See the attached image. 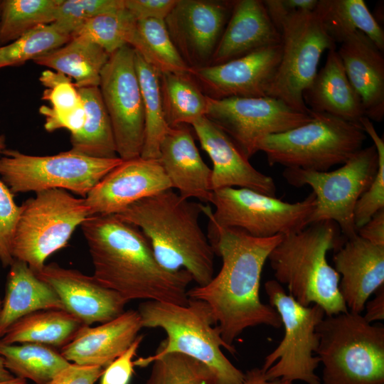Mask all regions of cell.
I'll return each mask as SVG.
<instances>
[{
  "label": "cell",
  "instance_id": "obj_23",
  "mask_svg": "<svg viewBox=\"0 0 384 384\" xmlns=\"http://www.w3.org/2000/svg\"><path fill=\"white\" fill-rule=\"evenodd\" d=\"M142 328L138 311H124L98 326L84 327L60 353L72 363L105 368L131 346Z\"/></svg>",
  "mask_w": 384,
  "mask_h": 384
},
{
  "label": "cell",
  "instance_id": "obj_19",
  "mask_svg": "<svg viewBox=\"0 0 384 384\" xmlns=\"http://www.w3.org/2000/svg\"><path fill=\"white\" fill-rule=\"evenodd\" d=\"M36 274L52 287L64 310L85 326L106 323L124 311L127 302L117 292L101 285L93 276L54 262L45 265Z\"/></svg>",
  "mask_w": 384,
  "mask_h": 384
},
{
  "label": "cell",
  "instance_id": "obj_47",
  "mask_svg": "<svg viewBox=\"0 0 384 384\" xmlns=\"http://www.w3.org/2000/svg\"><path fill=\"white\" fill-rule=\"evenodd\" d=\"M357 234L374 245L384 246V209L358 228Z\"/></svg>",
  "mask_w": 384,
  "mask_h": 384
},
{
  "label": "cell",
  "instance_id": "obj_53",
  "mask_svg": "<svg viewBox=\"0 0 384 384\" xmlns=\"http://www.w3.org/2000/svg\"><path fill=\"white\" fill-rule=\"evenodd\" d=\"M6 149V137L4 134L0 135V157Z\"/></svg>",
  "mask_w": 384,
  "mask_h": 384
},
{
  "label": "cell",
  "instance_id": "obj_43",
  "mask_svg": "<svg viewBox=\"0 0 384 384\" xmlns=\"http://www.w3.org/2000/svg\"><path fill=\"white\" fill-rule=\"evenodd\" d=\"M21 211L14 198V193L0 178V261L3 267L10 266L14 259L12 242Z\"/></svg>",
  "mask_w": 384,
  "mask_h": 384
},
{
  "label": "cell",
  "instance_id": "obj_15",
  "mask_svg": "<svg viewBox=\"0 0 384 384\" xmlns=\"http://www.w3.org/2000/svg\"><path fill=\"white\" fill-rule=\"evenodd\" d=\"M206 117L223 130L250 159L265 137L292 129L313 118L294 110L279 100L261 97H208Z\"/></svg>",
  "mask_w": 384,
  "mask_h": 384
},
{
  "label": "cell",
  "instance_id": "obj_49",
  "mask_svg": "<svg viewBox=\"0 0 384 384\" xmlns=\"http://www.w3.org/2000/svg\"><path fill=\"white\" fill-rule=\"evenodd\" d=\"M263 3L271 20L279 31L282 23L292 12L284 0H265Z\"/></svg>",
  "mask_w": 384,
  "mask_h": 384
},
{
  "label": "cell",
  "instance_id": "obj_12",
  "mask_svg": "<svg viewBox=\"0 0 384 384\" xmlns=\"http://www.w3.org/2000/svg\"><path fill=\"white\" fill-rule=\"evenodd\" d=\"M378 166L373 144L354 154L342 166L331 171L286 168L283 176L292 186H309L316 197L311 223L332 220L346 238L357 235L354 210L361 196L369 188Z\"/></svg>",
  "mask_w": 384,
  "mask_h": 384
},
{
  "label": "cell",
  "instance_id": "obj_26",
  "mask_svg": "<svg viewBox=\"0 0 384 384\" xmlns=\"http://www.w3.org/2000/svg\"><path fill=\"white\" fill-rule=\"evenodd\" d=\"M303 97L307 107L314 112L358 124L366 117L361 100L346 75L336 48L328 50L324 65Z\"/></svg>",
  "mask_w": 384,
  "mask_h": 384
},
{
  "label": "cell",
  "instance_id": "obj_14",
  "mask_svg": "<svg viewBox=\"0 0 384 384\" xmlns=\"http://www.w3.org/2000/svg\"><path fill=\"white\" fill-rule=\"evenodd\" d=\"M99 88L110 119L118 157L141 156L144 140L143 98L135 66V50L126 45L110 55Z\"/></svg>",
  "mask_w": 384,
  "mask_h": 384
},
{
  "label": "cell",
  "instance_id": "obj_3",
  "mask_svg": "<svg viewBox=\"0 0 384 384\" xmlns=\"http://www.w3.org/2000/svg\"><path fill=\"white\" fill-rule=\"evenodd\" d=\"M206 206L183 198L171 188L134 202L114 215L142 232L163 268L186 270L197 286H203L213 277L215 256L199 224Z\"/></svg>",
  "mask_w": 384,
  "mask_h": 384
},
{
  "label": "cell",
  "instance_id": "obj_8",
  "mask_svg": "<svg viewBox=\"0 0 384 384\" xmlns=\"http://www.w3.org/2000/svg\"><path fill=\"white\" fill-rule=\"evenodd\" d=\"M13 242L14 259L26 262L37 274L46 259L64 247L73 231L89 216L84 198L63 189L36 193L21 206Z\"/></svg>",
  "mask_w": 384,
  "mask_h": 384
},
{
  "label": "cell",
  "instance_id": "obj_50",
  "mask_svg": "<svg viewBox=\"0 0 384 384\" xmlns=\"http://www.w3.org/2000/svg\"><path fill=\"white\" fill-rule=\"evenodd\" d=\"M240 384H292L289 380L282 379L267 380L261 368H254L246 371L244 378Z\"/></svg>",
  "mask_w": 384,
  "mask_h": 384
},
{
  "label": "cell",
  "instance_id": "obj_30",
  "mask_svg": "<svg viewBox=\"0 0 384 384\" xmlns=\"http://www.w3.org/2000/svg\"><path fill=\"white\" fill-rule=\"evenodd\" d=\"M314 12L336 44L360 31L383 52V30L363 0H319Z\"/></svg>",
  "mask_w": 384,
  "mask_h": 384
},
{
  "label": "cell",
  "instance_id": "obj_44",
  "mask_svg": "<svg viewBox=\"0 0 384 384\" xmlns=\"http://www.w3.org/2000/svg\"><path fill=\"white\" fill-rule=\"evenodd\" d=\"M138 335L131 346L119 356L104 368L100 384H129L134 373L133 358L142 341Z\"/></svg>",
  "mask_w": 384,
  "mask_h": 384
},
{
  "label": "cell",
  "instance_id": "obj_32",
  "mask_svg": "<svg viewBox=\"0 0 384 384\" xmlns=\"http://www.w3.org/2000/svg\"><path fill=\"white\" fill-rule=\"evenodd\" d=\"M39 80L46 87L42 99L51 105H43L39 109L45 117L46 130L51 132L65 129L70 134L78 132L84 124L85 113L74 82L65 75L48 70L41 73Z\"/></svg>",
  "mask_w": 384,
  "mask_h": 384
},
{
  "label": "cell",
  "instance_id": "obj_17",
  "mask_svg": "<svg viewBox=\"0 0 384 384\" xmlns=\"http://www.w3.org/2000/svg\"><path fill=\"white\" fill-rule=\"evenodd\" d=\"M282 56V43L228 62L192 68L190 76L215 100L267 97Z\"/></svg>",
  "mask_w": 384,
  "mask_h": 384
},
{
  "label": "cell",
  "instance_id": "obj_7",
  "mask_svg": "<svg viewBox=\"0 0 384 384\" xmlns=\"http://www.w3.org/2000/svg\"><path fill=\"white\" fill-rule=\"evenodd\" d=\"M311 112L309 122L260 142L258 151L265 154L270 165L327 171L363 148L366 134L360 124Z\"/></svg>",
  "mask_w": 384,
  "mask_h": 384
},
{
  "label": "cell",
  "instance_id": "obj_31",
  "mask_svg": "<svg viewBox=\"0 0 384 384\" xmlns=\"http://www.w3.org/2000/svg\"><path fill=\"white\" fill-rule=\"evenodd\" d=\"M78 89L85 119L81 129L70 134L71 149L93 158L118 157L110 119L99 87Z\"/></svg>",
  "mask_w": 384,
  "mask_h": 384
},
{
  "label": "cell",
  "instance_id": "obj_34",
  "mask_svg": "<svg viewBox=\"0 0 384 384\" xmlns=\"http://www.w3.org/2000/svg\"><path fill=\"white\" fill-rule=\"evenodd\" d=\"M0 355L14 377L31 380L35 384H48L70 363L53 347L35 343L0 342Z\"/></svg>",
  "mask_w": 384,
  "mask_h": 384
},
{
  "label": "cell",
  "instance_id": "obj_42",
  "mask_svg": "<svg viewBox=\"0 0 384 384\" xmlns=\"http://www.w3.org/2000/svg\"><path fill=\"white\" fill-rule=\"evenodd\" d=\"M124 7V0H62L51 25L72 37L90 19Z\"/></svg>",
  "mask_w": 384,
  "mask_h": 384
},
{
  "label": "cell",
  "instance_id": "obj_22",
  "mask_svg": "<svg viewBox=\"0 0 384 384\" xmlns=\"http://www.w3.org/2000/svg\"><path fill=\"white\" fill-rule=\"evenodd\" d=\"M159 161L172 188L183 198L210 203L211 169L202 159L188 124L169 128L160 144Z\"/></svg>",
  "mask_w": 384,
  "mask_h": 384
},
{
  "label": "cell",
  "instance_id": "obj_11",
  "mask_svg": "<svg viewBox=\"0 0 384 384\" xmlns=\"http://www.w3.org/2000/svg\"><path fill=\"white\" fill-rule=\"evenodd\" d=\"M265 289L270 305L279 314L284 329L282 340L265 358L261 368L265 378L321 384L315 373L320 360L313 353L318 350L319 337L316 329L325 316L324 311L316 304L301 305L274 279L266 282Z\"/></svg>",
  "mask_w": 384,
  "mask_h": 384
},
{
  "label": "cell",
  "instance_id": "obj_18",
  "mask_svg": "<svg viewBox=\"0 0 384 384\" xmlns=\"http://www.w3.org/2000/svg\"><path fill=\"white\" fill-rule=\"evenodd\" d=\"M172 188L159 159L122 161L85 198L90 215H114L144 198Z\"/></svg>",
  "mask_w": 384,
  "mask_h": 384
},
{
  "label": "cell",
  "instance_id": "obj_35",
  "mask_svg": "<svg viewBox=\"0 0 384 384\" xmlns=\"http://www.w3.org/2000/svg\"><path fill=\"white\" fill-rule=\"evenodd\" d=\"M160 87L165 118L169 127L191 125L206 116L208 96L190 75L160 73Z\"/></svg>",
  "mask_w": 384,
  "mask_h": 384
},
{
  "label": "cell",
  "instance_id": "obj_24",
  "mask_svg": "<svg viewBox=\"0 0 384 384\" xmlns=\"http://www.w3.org/2000/svg\"><path fill=\"white\" fill-rule=\"evenodd\" d=\"M282 43L263 1L235 0L210 65L221 64Z\"/></svg>",
  "mask_w": 384,
  "mask_h": 384
},
{
  "label": "cell",
  "instance_id": "obj_1",
  "mask_svg": "<svg viewBox=\"0 0 384 384\" xmlns=\"http://www.w3.org/2000/svg\"><path fill=\"white\" fill-rule=\"evenodd\" d=\"M208 220L207 237L215 255L222 259V267L208 284L188 289V297L208 305L222 339L232 347L249 327L280 328L279 314L261 302L259 290L264 265L283 235L255 238Z\"/></svg>",
  "mask_w": 384,
  "mask_h": 384
},
{
  "label": "cell",
  "instance_id": "obj_6",
  "mask_svg": "<svg viewBox=\"0 0 384 384\" xmlns=\"http://www.w3.org/2000/svg\"><path fill=\"white\" fill-rule=\"evenodd\" d=\"M321 384H384V327L347 311L316 326Z\"/></svg>",
  "mask_w": 384,
  "mask_h": 384
},
{
  "label": "cell",
  "instance_id": "obj_29",
  "mask_svg": "<svg viewBox=\"0 0 384 384\" xmlns=\"http://www.w3.org/2000/svg\"><path fill=\"white\" fill-rule=\"evenodd\" d=\"M80 321L62 309L41 310L14 323L0 339L4 344L35 343L60 348L84 327Z\"/></svg>",
  "mask_w": 384,
  "mask_h": 384
},
{
  "label": "cell",
  "instance_id": "obj_20",
  "mask_svg": "<svg viewBox=\"0 0 384 384\" xmlns=\"http://www.w3.org/2000/svg\"><path fill=\"white\" fill-rule=\"evenodd\" d=\"M191 125L213 164L212 191L238 186L275 196L276 185L273 178L257 171L223 130L206 117Z\"/></svg>",
  "mask_w": 384,
  "mask_h": 384
},
{
  "label": "cell",
  "instance_id": "obj_9",
  "mask_svg": "<svg viewBox=\"0 0 384 384\" xmlns=\"http://www.w3.org/2000/svg\"><path fill=\"white\" fill-rule=\"evenodd\" d=\"M122 161L93 158L72 149L51 156L6 149L0 157V178L14 194L60 188L85 198Z\"/></svg>",
  "mask_w": 384,
  "mask_h": 384
},
{
  "label": "cell",
  "instance_id": "obj_2",
  "mask_svg": "<svg viewBox=\"0 0 384 384\" xmlns=\"http://www.w3.org/2000/svg\"><path fill=\"white\" fill-rule=\"evenodd\" d=\"M80 225L92 258L93 277L101 285L127 302L144 299L188 304L192 276L184 270L163 268L137 227L114 215H91Z\"/></svg>",
  "mask_w": 384,
  "mask_h": 384
},
{
  "label": "cell",
  "instance_id": "obj_40",
  "mask_svg": "<svg viewBox=\"0 0 384 384\" xmlns=\"http://www.w3.org/2000/svg\"><path fill=\"white\" fill-rule=\"evenodd\" d=\"M151 363L145 384H218L207 366L181 353H168Z\"/></svg>",
  "mask_w": 384,
  "mask_h": 384
},
{
  "label": "cell",
  "instance_id": "obj_38",
  "mask_svg": "<svg viewBox=\"0 0 384 384\" xmlns=\"http://www.w3.org/2000/svg\"><path fill=\"white\" fill-rule=\"evenodd\" d=\"M71 37L51 24L40 26L19 38L0 46V69L19 66L67 43Z\"/></svg>",
  "mask_w": 384,
  "mask_h": 384
},
{
  "label": "cell",
  "instance_id": "obj_46",
  "mask_svg": "<svg viewBox=\"0 0 384 384\" xmlns=\"http://www.w3.org/2000/svg\"><path fill=\"white\" fill-rule=\"evenodd\" d=\"M104 368L80 366L70 363L48 384H95L100 378Z\"/></svg>",
  "mask_w": 384,
  "mask_h": 384
},
{
  "label": "cell",
  "instance_id": "obj_41",
  "mask_svg": "<svg viewBox=\"0 0 384 384\" xmlns=\"http://www.w3.org/2000/svg\"><path fill=\"white\" fill-rule=\"evenodd\" d=\"M360 124L373 142L378 153V166L369 188L361 196L355 207L354 221L357 230L376 213L384 209V141L367 117L361 119Z\"/></svg>",
  "mask_w": 384,
  "mask_h": 384
},
{
  "label": "cell",
  "instance_id": "obj_13",
  "mask_svg": "<svg viewBox=\"0 0 384 384\" xmlns=\"http://www.w3.org/2000/svg\"><path fill=\"white\" fill-rule=\"evenodd\" d=\"M281 60L270 88L269 97L295 111L310 113L304 92L318 72L321 55L336 48L314 11L291 14L280 28Z\"/></svg>",
  "mask_w": 384,
  "mask_h": 384
},
{
  "label": "cell",
  "instance_id": "obj_21",
  "mask_svg": "<svg viewBox=\"0 0 384 384\" xmlns=\"http://www.w3.org/2000/svg\"><path fill=\"white\" fill-rule=\"evenodd\" d=\"M333 261L338 273V289L350 311L361 314L369 297L384 285V246L358 234L336 250Z\"/></svg>",
  "mask_w": 384,
  "mask_h": 384
},
{
  "label": "cell",
  "instance_id": "obj_25",
  "mask_svg": "<svg viewBox=\"0 0 384 384\" xmlns=\"http://www.w3.org/2000/svg\"><path fill=\"white\" fill-rule=\"evenodd\" d=\"M337 52L361 100L365 116L381 122L384 117L383 52L360 31L343 41Z\"/></svg>",
  "mask_w": 384,
  "mask_h": 384
},
{
  "label": "cell",
  "instance_id": "obj_51",
  "mask_svg": "<svg viewBox=\"0 0 384 384\" xmlns=\"http://www.w3.org/2000/svg\"><path fill=\"white\" fill-rule=\"evenodd\" d=\"M1 299L0 298V310L1 307ZM15 378L12 373L7 370L4 365V361L2 356L0 355V382L9 380Z\"/></svg>",
  "mask_w": 384,
  "mask_h": 384
},
{
  "label": "cell",
  "instance_id": "obj_16",
  "mask_svg": "<svg viewBox=\"0 0 384 384\" xmlns=\"http://www.w3.org/2000/svg\"><path fill=\"white\" fill-rule=\"evenodd\" d=\"M233 4L225 0H177L164 22L189 68L210 65Z\"/></svg>",
  "mask_w": 384,
  "mask_h": 384
},
{
  "label": "cell",
  "instance_id": "obj_52",
  "mask_svg": "<svg viewBox=\"0 0 384 384\" xmlns=\"http://www.w3.org/2000/svg\"><path fill=\"white\" fill-rule=\"evenodd\" d=\"M0 384H27V381L25 379L15 377L9 380L0 382Z\"/></svg>",
  "mask_w": 384,
  "mask_h": 384
},
{
  "label": "cell",
  "instance_id": "obj_10",
  "mask_svg": "<svg viewBox=\"0 0 384 384\" xmlns=\"http://www.w3.org/2000/svg\"><path fill=\"white\" fill-rule=\"evenodd\" d=\"M203 214L222 228H237L255 238L298 233L311 224L316 197L289 203L244 188H223L212 192Z\"/></svg>",
  "mask_w": 384,
  "mask_h": 384
},
{
  "label": "cell",
  "instance_id": "obj_33",
  "mask_svg": "<svg viewBox=\"0 0 384 384\" xmlns=\"http://www.w3.org/2000/svg\"><path fill=\"white\" fill-rule=\"evenodd\" d=\"M127 44L160 73H190L191 68L175 47L164 20L137 21Z\"/></svg>",
  "mask_w": 384,
  "mask_h": 384
},
{
  "label": "cell",
  "instance_id": "obj_39",
  "mask_svg": "<svg viewBox=\"0 0 384 384\" xmlns=\"http://www.w3.org/2000/svg\"><path fill=\"white\" fill-rule=\"evenodd\" d=\"M136 21L132 14L124 7L90 19L72 37H85L111 55L128 45Z\"/></svg>",
  "mask_w": 384,
  "mask_h": 384
},
{
  "label": "cell",
  "instance_id": "obj_36",
  "mask_svg": "<svg viewBox=\"0 0 384 384\" xmlns=\"http://www.w3.org/2000/svg\"><path fill=\"white\" fill-rule=\"evenodd\" d=\"M135 66L144 112V140L140 156L159 159L161 142L169 128L164 112L160 73L136 51Z\"/></svg>",
  "mask_w": 384,
  "mask_h": 384
},
{
  "label": "cell",
  "instance_id": "obj_54",
  "mask_svg": "<svg viewBox=\"0 0 384 384\" xmlns=\"http://www.w3.org/2000/svg\"><path fill=\"white\" fill-rule=\"evenodd\" d=\"M1 2H2V0H0V18H1Z\"/></svg>",
  "mask_w": 384,
  "mask_h": 384
},
{
  "label": "cell",
  "instance_id": "obj_48",
  "mask_svg": "<svg viewBox=\"0 0 384 384\" xmlns=\"http://www.w3.org/2000/svg\"><path fill=\"white\" fill-rule=\"evenodd\" d=\"M366 303V312L363 316L367 322L372 324L384 319V285L379 287L375 297Z\"/></svg>",
  "mask_w": 384,
  "mask_h": 384
},
{
  "label": "cell",
  "instance_id": "obj_4",
  "mask_svg": "<svg viewBox=\"0 0 384 384\" xmlns=\"http://www.w3.org/2000/svg\"><path fill=\"white\" fill-rule=\"evenodd\" d=\"M341 242L332 220L313 223L283 235L268 257L275 280L286 285L289 294L302 306L316 304L326 316L347 312L338 289L340 276L326 260L328 251Z\"/></svg>",
  "mask_w": 384,
  "mask_h": 384
},
{
  "label": "cell",
  "instance_id": "obj_5",
  "mask_svg": "<svg viewBox=\"0 0 384 384\" xmlns=\"http://www.w3.org/2000/svg\"><path fill=\"white\" fill-rule=\"evenodd\" d=\"M142 327L160 328L166 338L154 355L139 358L134 366H146L164 355L178 353L193 358L207 366L218 384H240L244 375L224 355L222 348L231 353L235 347L228 346L220 336L208 305L203 301L189 299L186 305L145 301L138 308Z\"/></svg>",
  "mask_w": 384,
  "mask_h": 384
},
{
  "label": "cell",
  "instance_id": "obj_45",
  "mask_svg": "<svg viewBox=\"0 0 384 384\" xmlns=\"http://www.w3.org/2000/svg\"><path fill=\"white\" fill-rule=\"evenodd\" d=\"M124 7L137 21L165 20L177 0H124Z\"/></svg>",
  "mask_w": 384,
  "mask_h": 384
},
{
  "label": "cell",
  "instance_id": "obj_27",
  "mask_svg": "<svg viewBox=\"0 0 384 384\" xmlns=\"http://www.w3.org/2000/svg\"><path fill=\"white\" fill-rule=\"evenodd\" d=\"M9 267L0 310V338L14 323L29 314L41 310H64L52 287L39 279L26 262L14 259Z\"/></svg>",
  "mask_w": 384,
  "mask_h": 384
},
{
  "label": "cell",
  "instance_id": "obj_37",
  "mask_svg": "<svg viewBox=\"0 0 384 384\" xmlns=\"http://www.w3.org/2000/svg\"><path fill=\"white\" fill-rule=\"evenodd\" d=\"M62 0H2L0 46L54 22Z\"/></svg>",
  "mask_w": 384,
  "mask_h": 384
},
{
  "label": "cell",
  "instance_id": "obj_28",
  "mask_svg": "<svg viewBox=\"0 0 384 384\" xmlns=\"http://www.w3.org/2000/svg\"><path fill=\"white\" fill-rule=\"evenodd\" d=\"M110 55L92 41L76 36L33 61L73 79L75 87L82 88L99 87L102 70Z\"/></svg>",
  "mask_w": 384,
  "mask_h": 384
}]
</instances>
